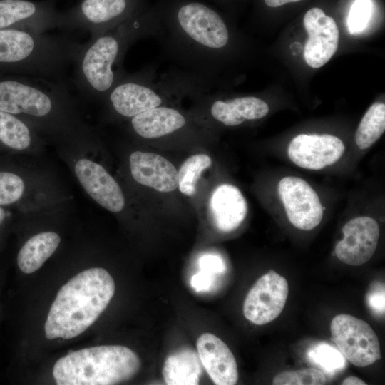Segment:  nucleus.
Returning a JSON list of instances; mask_svg holds the SVG:
<instances>
[{
  "label": "nucleus",
  "mask_w": 385,
  "mask_h": 385,
  "mask_svg": "<svg viewBox=\"0 0 385 385\" xmlns=\"http://www.w3.org/2000/svg\"><path fill=\"white\" fill-rule=\"evenodd\" d=\"M154 7L166 56L211 87L231 38L222 16L199 0H158Z\"/></svg>",
  "instance_id": "nucleus-1"
},
{
  "label": "nucleus",
  "mask_w": 385,
  "mask_h": 385,
  "mask_svg": "<svg viewBox=\"0 0 385 385\" xmlns=\"http://www.w3.org/2000/svg\"><path fill=\"white\" fill-rule=\"evenodd\" d=\"M160 19L153 6H146L113 29L80 45L75 65V83L86 96L103 99L124 74L122 63L138 40L157 37Z\"/></svg>",
  "instance_id": "nucleus-2"
},
{
  "label": "nucleus",
  "mask_w": 385,
  "mask_h": 385,
  "mask_svg": "<svg viewBox=\"0 0 385 385\" xmlns=\"http://www.w3.org/2000/svg\"><path fill=\"white\" fill-rule=\"evenodd\" d=\"M0 111L66 141L86 127L62 83L26 76L0 73Z\"/></svg>",
  "instance_id": "nucleus-3"
},
{
  "label": "nucleus",
  "mask_w": 385,
  "mask_h": 385,
  "mask_svg": "<svg viewBox=\"0 0 385 385\" xmlns=\"http://www.w3.org/2000/svg\"><path fill=\"white\" fill-rule=\"evenodd\" d=\"M115 291V284L104 268L96 267L73 276L58 290L44 323L49 340L80 336L104 312Z\"/></svg>",
  "instance_id": "nucleus-4"
},
{
  "label": "nucleus",
  "mask_w": 385,
  "mask_h": 385,
  "mask_svg": "<svg viewBox=\"0 0 385 385\" xmlns=\"http://www.w3.org/2000/svg\"><path fill=\"white\" fill-rule=\"evenodd\" d=\"M80 44L65 37L22 29H0V73L61 83Z\"/></svg>",
  "instance_id": "nucleus-5"
},
{
  "label": "nucleus",
  "mask_w": 385,
  "mask_h": 385,
  "mask_svg": "<svg viewBox=\"0 0 385 385\" xmlns=\"http://www.w3.org/2000/svg\"><path fill=\"white\" fill-rule=\"evenodd\" d=\"M210 89L205 82L181 69L158 76L148 67L134 73H124L106 99L118 115L131 118L164 106L175 95L200 94Z\"/></svg>",
  "instance_id": "nucleus-6"
},
{
  "label": "nucleus",
  "mask_w": 385,
  "mask_h": 385,
  "mask_svg": "<svg viewBox=\"0 0 385 385\" xmlns=\"http://www.w3.org/2000/svg\"><path fill=\"white\" fill-rule=\"evenodd\" d=\"M137 354L122 345H99L58 359L53 377L58 385H110L133 378L140 368Z\"/></svg>",
  "instance_id": "nucleus-7"
},
{
  "label": "nucleus",
  "mask_w": 385,
  "mask_h": 385,
  "mask_svg": "<svg viewBox=\"0 0 385 385\" xmlns=\"http://www.w3.org/2000/svg\"><path fill=\"white\" fill-rule=\"evenodd\" d=\"M147 6L145 0H81L58 13L57 26L83 29L99 36L128 20Z\"/></svg>",
  "instance_id": "nucleus-8"
},
{
  "label": "nucleus",
  "mask_w": 385,
  "mask_h": 385,
  "mask_svg": "<svg viewBox=\"0 0 385 385\" xmlns=\"http://www.w3.org/2000/svg\"><path fill=\"white\" fill-rule=\"evenodd\" d=\"M330 331L339 351L354 366L365 367L381 359L377 335L365 321L341 314L332 320Z\"/></svg>",
  "instance_id": "nucleus-9"
},
{
  "label": "nucleus",
  "mask_w": 385,
  "mask_h": 385,
  "mask_svg": "<svg viewBox=\"0 0 385 385\" xmlns=\"http://www.w3.org/2000/svg\"><path fill=\"white\" fill-rule=\"evenodd\" d=\"M278 192L287 218L296 228L308 231L319 225L324 207L306 180L296 176L284 177L279 182Z\"/></svg>",
  "instance_id": "nucleus-10"
},
{
  "label": "nucleus",
  "mask_w": 385,
  "mask_h": 385,
  "mask_svg": "<svg viewBox=\"0 0 385 385\" xmlns=\"http://www.w3.org/2000/svg\"><path fill=\"white\" fill-rule=\"evenodd\" d=\"M289 293L287 279L274 270L259 278L243 304L245 317L257 325L275 319L282 312Z\"/></svg>",
  "instance_id": "nucleus-11"
},
{
  "label": "nucleus",
  "mask_w": 385,
  "mask_h": 385,
  "mask_svg": "<svg viewBox=\"0 0 385 385\" xmlns=\"http://www.w3.org/2000/svg\"><path fill=\"white\" fill-rule=\"evenodd\" d=\"M73 173L84 191L96 203L111 212L125 207L123 190L115 178L96 161L85 157L76 158L72 164Z\"/></svg>",
  "instance_id": "nucleus-12"
},
{
  "label": "nucleus",
  "mask_w": 385,
  "mask_h": 385,
  "mask_svg": "<svg viewBox=\"0 0 385 385\" xmlns=\"http://www.w3.org/2000/svg\"><path fill=\"white\" fill-rule=\"evenodd\" d=\"M58 16L53 0H0V29L45 33L57 26Z\"/></svg>",
  "instance_id": "nucleus-13"
},
{
  "label": "nucleus",
  "mask_w": 385,
  "mask_h": 385,
  "mask_svg": "<svg viewBox=\"0 0 385 385\" xmlns=\"http://www.w3.org/2000/svg\"><path fill=\"white\" fill-rule=\"evenodd\" d=\"M344 237L334 248L337 257L342 262L359 266L374 254L379 237L377 222L368 216L354 217L342 227Z\"/></svg>",
  "instance_id": "nucleus-14"
},
{
  "label": "nucleus",
  "mask_w": 385,
  "mask_h": 385,
  "mask_svg": "<svg viewBox=\"0 0 385 385\" xmlns=\"http://www.w3.org/2000/svg\"><path fill=\"white\" fill-rule=\"evenodd\" d=\"M345 150L344 143L338 137L324 134H300L289 143L287 153L296 165L318 170L337 162Z\"/></svg>",
  "instance_id": "nucleus-15"
},
{
  "label": "nucleus",
  "mask_w": 385,
  "mask_h": 385,
  "mask_svg": "<svg viewBox=\"0 0 385 385\" xmlns=\"http://www.w3.org/2000/svg\"><path fill=\"white\" fill-rule=\"evenodd\" d=\"M303 23L309 35L304 49L305 61L312 68H320L337 50L338 26L333 18L317 7L310 9L305 14Z\"/></svg>",
  "instance_id": "nucleus-16"
},
{
  "label": "nucleus",
  "mask_w": 385,
  "mask_h": 385,
  "mask_svg": "<svg viewBox=\"0 0 385 385\" xmlns=\"http://www.w3.org/2000/svg\"><path fill=\"white\" fill-rule=\"evenodd\" d=\"M202 365L214 384L234 385L238 380L237 364L227 344L211 333L201 334L197 341Z\"/></svg>",
  "instance_id": "nucleus-17"
},
{
  "label": "nucleus",
  "mask_w": 385,
  "mask_h": 385,
  "mask_svg": "<svg viewBox=\"0 0 385 385\" xmlns=\"http://www.w3.org/2000/svg\"><path fill=\"white\" fill-rule=\"evenodd\" d=\"M133 178L139 184L161 192L175 190L178 187V173L164 157L153 153L135 151L129 158Z\"/></svg>",
  "instance_id": "nucleus-18"
},
{
  "label": "nucleus",
  "mask_w": 385,
  "mask_h": 385,
  "mask_svg": "<svg viewBox=\"0 0 385 385\" xmlns=\"http://www.w3.org/2000/svg\"><path fill=\"white\" fill-rule=\"evenodd\" d=\"M209 207L215 227L223 232L236 230L247 213L245 198L237 187L230 184H222L215 189Z\"/></svg>",
  "instance_id": "nucleus-19"
},
{
  "label": "nucleus",
  "mask_w": 385,
  "mask_h": 385,
  "mask_svg": "<svg viewBox=\"0 0 385 385\" xmlns=\"http://www.w3.org/2000/svg\"><path fill=\"white\" fill-rule=\"evenodd\" d=\"M267 103L255 96H240L232 99H215L209 105V113L226 126L240 125L246 120L265 117L269 112Z\"/></svg>",
  "instance_id": "nucleus-20"
},
{
  "label": "nucleus",
  "mask_w": 385,
  "mask_h": 385,
  "mask_svg": "<svg viewBox=\"0 0 385 385\" xmlns=\"http://www.w3.org/2000/svg\"><path fill=\"white\" fill-rule=\"evenodd\" d=\"M186 117L178 109L161 106L141 113L130 118L135 134L145 139L162 138L183 128Z\"/></svg>",
  "instance_id": "nucleus-21"
},
{
  "label": "nucleus",
  "mask_w": 385,
  "mask_h": 385,
  "mask_svg": "<svg viewBox=\"0 0 385 385\" xmlns=\"http://www.w3.org/2000/svg\"><path fill=\"white\" fill-rule=\"evenodd\" d=\"M34 185L21 168L11 164H0V207L21 208L34 195Z\"/></svg>",
  "instance_id": "nucleus-22"
},
{
  "label": "nucleus",
  "mask_w": 385,
  "mask_h": 385,
  "mask_svg": "<svg viewBox=\"0 0 385 385\" xmlns=\"http://www.w3.org/2000/svg\"><path fill=\"white\" fill-rule=\"evenodd\" d=\"M61 243V237L54 231H43L28 238L16 255V266L24 274L37 271L56 252Z\"/></svg>",
  "instance_id": "nucleus-23"
},
{
  "label": "nucleus",
  "mask_w": 385,
  "mask_h": 385,
  "mask_svg": "<svg viewBox=\"0 0 385 385\" xmlns=\"http://www.w3.org/2000/svg\"><path fill=\"white\" fill-rule=\"evenodd\" d=\"M41 143L38 132L24 120L0 111V150L26 153L36 149Z\"/></svg>",
  "instance_id": "nucleus-24"
},
{
  "label": "nucleus",
  "mask_w": 385,
  "mask_h": 385,
  "mask_svg": "<svg viewBox=\"0 0 385 385\" xmlns=\"http://www.w3.org/2000/svg\"><path fill=\"white\" fill-rule=\"evenodd\" d=\"M201 374L198 354L190 348H182L169 354L163 367V376L168 385L198 384Z\"/></svg>",
  "instance_id": "nucleus-25"
},
{
  "label": "nucleus",
  "mask_w": 385,
  "mask_h": 385,
  "mask_svg": "<svg viewBox=\"0 0 385 385\" xmlns=\"http://www.w3.org/2000/svg\"><path fill=\"white\" fill-rule=\"evenodd\" d=\"M385 130V105L375 103L362 118L355 134L358 148L365 150L371 147Z\"/></svg>",
  "instance_id": "nucleus-26"
},
{
  "label": "nucleus",
  "mask_w": 385,
  "mask_h": 385,
  "mask_svg": "<svg viewBox=\"0 0 385 385\" xmlns=\"http://www.w3.org/2000/svg\"><path fill=\"white\" fill-rule=\"evenodd\" d=\"M211 165V158L206 154H196L187 158L178 171L180 191L188 196L193 195L202 173Z\"/></svg>",
  "instance_id": "nucleus-27"
},
{
  "label": "nucleus",
  "mask_w": 385,
  "mask_h": 385,
  "mask_svg": "<svg viewBox=\"0 0 385 385\" xmlns=\"http://www.w3.org/2000/svg\"><path fill=\"white\" fill-rule=\"evenodd\" d=\"M307 356L312 363L329 375L342 371L346 364V359L339 349L327 343L317 344L309 351Z\"/></svg>",
  "instance_id": "nucleus-28"
},
{
  "label": "nucleus",
  "mask_w": 385,
  "mask_h": 385,
  "mask_svg": "<svg viewBox=\"0 0 385 385\" xmlns=\"http://www.w3.org/2000/svg\"><path fill=\"white\" fill-rule=\"evenodd\" d=\"M326 382L324 373L312 367L279 373L272 381L274 385H322Z\"/></svg>",
  "instance_id": "nucleus-29"
},
{
  "label": "nucleus",
  "mask_w": 385,
  "mask_h": 385,
  "mask_svg": "<svg viewBox=\"0 0 385 385\" xmlns=\"http://www.w3.org/2000/svg\"><path fill=\"white\" fill-rule=\"evenodd\" d=\"M371 13L370 0H356L352 4L347 19L351 34H357L365 29Z\"/></svg>",
  "instance_id": "nucleus-30"
},
{
  "label": "nucleus",
  "mask_w": 385,
  "mask_h": 385,
  "mask_svg": "<svg viewBox=\"0 0 385 385\" xmlns=\"http://www.w3.org/2000/svg\"><path fill=\"white\" fill-rule=\"evenodd\" d=\"M367 302L370 308L378 314H384L385 310L384 286L378 282L372 284L367 294Z\"/></svg>",
  "instance_id": "nucleus-31"
},
{
  "label": "nucleus",
  "mask_w": 385,
  "mask_h": 385,
  "mask_svg": "<svg viewBox=\"0 0 385 385\" xmlns=\"http://www.w3.org/2000/svg\"><path fill=\"white\" fill-rule=\"evenodd\" d=\"M199 267L203 270L213 274L224 272L225 266L222 258L215 255L207 254L199 259Z\"/></svg>",
  "instance_id": "nucleus-32"
},
{
  "label": "nucleus",
  "mask_w": 385,
  "mask_h": 385,
  "mask_svg": "<svg viewBox=\"0 0 385 385\" xmlns=\"http://www.w3.org/2000/svg\"><path fill=\"white\" fill-rule=\"evenodd\" d=\"M213 275L212 273L200 270L192 277L190 281L192 287L196 292L209 290L214 280Z\"/></svg>",
  "instance_id": "nucleus-33"
},
{
  "label": "nucleus",
  "mask_w": 385,
  "mask_h": 385,
  "mask_svg": "<svg viewBox=\"0 0 385 385\" xmlns=\"http://www.w3.org/2000/svg\"><path fill=\"white\" fill-rule=\"evenodd\" d=\"M9 210L8 208L0 207V235L10 220L11 212Z\"/></svg>",
  "instance_id": "nucleus-34"
},
{
  "label": "nucleus",
  "mask_w": 385,
  "mask_h": 385,
  "mask_svg": "<svg viewBox=\"0 0 385 385\" xmlns=\"http://www.w3.org/2000/svg\"><path fill=\"white\" fill-rule=\"evenodd\" d=\"M265 3L270 7H278L287 3L297 2L302 0H264Z\"/></svg>",
  "instance_id": "nucleus-35"
},
{
  "label": "nucleus",
  "mask_w": 385,
  "mask_h": 385,
  "mask_svg": "<svg viewBox=\"0 0 385 385\" xmlns=\"http://www.w3.org/2000/svg\"><path fill=\"white\" fill-rule=\"evenodd\" d=\"M342 384L343 385H364V384L366 385V383L356 376H349L346 378L342 381Z\"/></svg>",
  "instance_id": "nucleus-36"
},
{
  "label": "nucleus",
  "mask_w": 385,
  "mask_h": 385,
  "mask_svg": "<svg viewBox=\"0 0 385 385\" xmlns=\"http://www.w3.org/2000/svg\"><path fill=\"white\" fill-rule=\"evenodd\" d=\"M214 1H220V0H214Z\"/></svg>",
  "instance_id": "nucleus-37"
}]
</instances>
